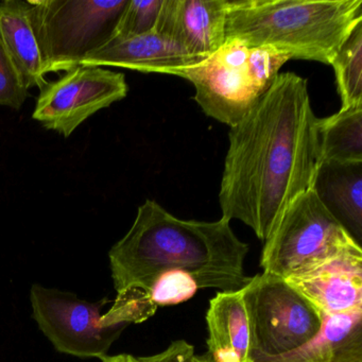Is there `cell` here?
<instances>
[{
    "mask_svg": "<svg viewBox=\"0 0 362 362\" xmlns=\"http://www.w3.org/2000/svg\"><path fill=\"white\" fill-rule=\"evenodd\" d=\"M317 119L307 80L279 74L243 119L230 127L220 184L224 219L266 240L286 207L311 189L320 164Z\"/></svg>",
    "mask_w": 362,
    "mask_h": 362,
    "instance_id": "obj_1",
    "label": "cell"
},
{
    "mask_svg": "<svg viewBox=\"0 0 362 362\" xmlns=\"http://www.w3.org/2000/svg\"><path fill=\"white\" fill-rule=\"evenodd\" d=\"M230 221L183 220L153 200L139 207L129 232L109 252L116 292L139 288L150 292L162 273L180 270L194 277L199 289L238 291L251 277L245 273L249 245Z\"/></svg>",
    "mask_w": 362,
    "mask_h": 362,
    "instance_id": "obj_2",
    "label": "cell"
},
{
    "mask_svg": "<svg viewBox=\"0 0 362 362\" xmlns=\"http://www.w3.org/2000/svg\"><path fill=\"white\" fill-rule=\"evenodd\" d=\"M362 22V0H233L226 41L271 46L291 60L332 64L349 33Z\"/></svg>",
    "mask_w": 362,
    "mask_h": 362,
    "instance_id": "obj_3",
    "label": "cell"
},
{
    "mask_svg": "<svg viewBox=\"0 0 362 362\" xmlns=\"http://www.w3.org/2000/svg\"><path fill=\"white\" fill-rule=\"evenodd\" d=\"M260 266L281 279L305 274L325 262L362 251L313 189L296 197L264 241Z\"/></svg>",
    "mask_w": 362,
    "mask_h": 362,
    "instance_id": "obj_4",
    "label": "cell"
},
{
    "mask_svg": "<svg viewBox=\"0 0 362 362\" xmlns=\"http://www.w3.org/2000/svg\"><path fill=\"white\" fill-rule=\"evenodd\" d=\"M44 74L66 73L115 37L129 0H27Z\"/></svg>",
    "mask_w": 362,
    "mask_h": 362,
    "instance_id": "obj_5",
    "label": "cell"
},
{
    "mask_svg": "<svg viewBox=\"0 0 362 362\" xmlns=\"http://www.w3.org/2000/svg\"><path fill=\"white\" fill-rule=\"evenodd\" d=\"M251 332L252 359L264 362L310 342L323 324L322 313L287 281L262 272L243 288Z\"/></svg>",
    "mask_w": 362,
    "mask_h": 362,
    "instance_id": "obj_6",
    "label": "cell"
},
{
    "mask_svg": "<svg viewBox=\"0 0 362 362\" xmlns=\"http://www.w3.org/2000/svg\"><path fill=\"white\" fill-rule=\"evenodd\" d=\"M33 317L40 329L62 354L103 358L126 326H101L105 300L90 303L73 292L35 284L30 291Z\"/></svg>",
    "mask_w": 362,
    "mask_h": 362,
    "instance_id": "obj_7",
    "label": "cell"
},
{
    "mask_svg": "<svg viewBox=\"0 0 362 362\" xmlns=\"http://www.w3.org/2000/svg\"><path fill=\"white\" fill-rule=\"evenodd\" d=\"M249 52L243 42L228 40L209 58L175 75L194 84V99L207 116L230 128L264 93L252 77Z\"/></svg>",
    "mask_w": 362,
    "mask_h": 362,
    "instance_id": "obj_8",
    "label": "cell"
},
{
    "mask_svg": "<svg viewBox=\"0 0 362 362\" xmlns=\"http://www.w3.org/2000/svg\"><path fill=\"white\" fill-rule=\"evenodd\" d=\"M124 74L80 65L40 88L33 119L69 137L90 116L128 95Z\"/></svg>",
    "mask_w": 362,
    "mask_h": 362,
    "instance_id": "obj_9",
    "label": "cell"
},
{
    "mask_svg": "<svg viewBox=\"0 0 362 362\" xmlns=\"http://www.w3.org/2000/svg\"><path fill=\"white\" fill-rule=\"evenodd\" d=\"M228 6V0H164L154 33L209 58L226 43Z\"/></svg>",
    "mask_w": 362,
    "mask_h": 362,
    "instance_id": "obj_10",
    "label": "cell"
},
{
    "mask_svg": "<svg viewBox=\"0 0 362 362\" xmlns=\"http://www.w3.org/2000/svg\"><path fill=\"white\" fill-rule=\"evenodd\" d=\"M285 281L323 315L362 310V251L339 256Z\"/></svg>",
    "mask_w": 362,
    "mask_h": 362,
    "instance_id": "obj_11",
    "label": "cell"
},
{
    "mask_svg": "<svg viewBox=\"0 0 362 362\" xmlns=\"http://www.w3.org/2000/svg\"><path fill=\"white\" fill-rule=\"evenodd\" d=\"M173 40L156 33L131 37H113L82 61L86 66H113L141 73L175 76L177 71L202 62Z\"/></svg>",
    "mask_w": 362,
    "mask_h": 362,
    "instance_id": "obj_12",
    "label": "cell"
},
{
    "mask_svg": "<svg viewBox=\"0 0 362 362\" xmlns=\"http://www.w3.org/2000/svg\"><path fill=\"white\" fill-rule=\"evenodd\" d=\"M206 325L209 351L204 356L209 361L254 362L243 289L218 292L209 300Z\"/></svg>",
    "mask_w": 362,
    "mask_h": 362,
    "instance_id": "obj_13",
    "label": "cell"
},
{
    "mask_svg": "<svg viewBox=\"0 0 362 362\" xmlns=\"http://www.w3.org/2000/svg\"><path fill=\"white\" fill-rule=\"evenodd\" d=\"M311 189L360 245L362 238V162L322 160Z\"/></svg>",
    "mask_w": 362,
    "mask_h": 362,
    "instance_id": "obj_14",
    "label": "cell"
},
{
    "mask_svg": "<svg viewBox=\"0 0 362 362\" xmlns=\"http://www.w3.org/2000/svg\"><path fill=\"white\" fill-rule=\"evenodd\" d=\"M322 315L321 330L310 342L264 362H362V310Z\"/></svg>",
    "mask_w": 362,
    "mask_h": 362,
    "instance_id": "obj_15",
    "label": "cell"
},
{
    "mask_svg": "<svg viewBox=\"0 0 362 362\" xmlns=\"http://www.w3.org/2000/svg\"><path fill=\"white\" fill-rule=\"evenodd\" d=\"M0 39L28 90L35 86L41 88L47 83L26 0L0 3Z\"/></svg>",
    "mask_w": 362,
    "mask_h": 362,
    "instance_id": "obj_16",
    "label": "cell"
},
{
    "mask_svg": "<svg viewBox=\"0 0 362 362\" xmlns=\"http://www.w3.org/2000/svg\"><path fill=\"white\" fill-rule=\"evenodd\" d=\"M320 162H362V105L317 119Z\"/></svg>",
    "mask_w": 362,
    "mask_h": 362,
    "instance_id": "obj_17",
    "label": "cell"
},
{
    "mask_svg": "<svg viewBox=\"0 0 362 362\" xmlns=\"http://www.w3.org/2000/svg\"><path fill=\"white\" fill-rule=\"evenodd\" d=\"M341 109L362 105V22L353 29L332 62Z\"/></svg>",
    "mask_w": 362,
    "mask_h": 362,
    "instance_id": "obj_18",
    "label": "cell"
},
{
    "mask_svg": "<svg viewBox=\"0 0 362 362\" xmlns=\"http://www.w3.org/2000/svg\"><path fill=\"white\" fill-rule=\"evenodd\" d=\"M158 307L152 302L150 292L139 288H128L117 292L111 308L101 315V326H126L141 323L156 315Z\"/></svg>",
    "mask_w": 362,
    "mask_h": 362,
    "instance_id": "obj_19",
    "label": "cell"
},
{
    "mask_svg": "<svg viewBox=\"0 0 362 362\" xmlns=\"http://www.w3.org/2000/svg\"><path fill=\"white\" fill-rule=\"evenodd\" d=\"M164 0H129L114 37H131L156 31Z\"/></svg>",
    "mask_w": 362,
    "mask_h": 362,
    "instance_id": "obj_20",
    "label": "cell"
},
{
    "mask_svg": "<svg viewBox=\"0 0 362 362\" xmlns=\"http://www.w3.org/2000/svg\"><path fill=\"white\" fill-rule=\"evenodd\" d=\"M199 287L192 275L184 271L162 273L150 289V298L158 307L181 304L190 300Z\"/></svg>",
    "mask_w": 362,
    "mask_h": 362,
    "instance_id": "obj_21",
    "label": "cell"
},
{
    "mask_svg": "<svg viewBox=\"0 0 362 362\" xmlns=\"http://www.w3.org/2000/svg\"><path fill=\"white\" fill-rule=\"evenodd\" d=\"M28 96V88L0 39V105L18 111Z\"/></svg>",
    "mask_w": 362,
    "mask_h": 362,
    "instance_id": "obj_22",
    "label": "cell"
},
{
    "mask_svg": "<svg viewBox=\"0 0 362 362\" xmlns=\"http://www.w3.org/2000/svg\"><path fill=\"white\" fill-rule=\"evenodd\" d=\"M289 60L291 59L287 54L271 46L250 48V71L255 83L264 92Z\"/></svg>",
    "mask_w": 362,
    "mask_h": 362,
    "instance_id": "obj_23",
    "label": "cell"
},
{
    "mask_svg": "<svg viewBox=\"0 0 362 362\" xmlns=\"http://www.w3.org/2000/svg\"><path fill=\"white\" fill-rule=\"evenodd\" d=\"M137 360L139 362H211L204 355H196L194 347L185 340L175 341L160 353L139 357Z\"/></svg>",
    "mask_w": 362,
    "mask_h": 362,
    "instance_id": "obj_24",
    "label": "cell"
},
{
    "mask_svg": "<svg viewBox=\"0 0 362 362\" xmlns=\"http://www.w3.org/2000/svg\"><path fill=\"white\" fill-rule=\"evenodd\" d=\"M103 362H139L134 356L128 355V354H120L116 356H105L101 358Z\"/></svg>",
    "mask_w": 362,
    "mask_h": 362,
    "instance_id": "obj_25",
    "label": "cell"
}]
</instances>
